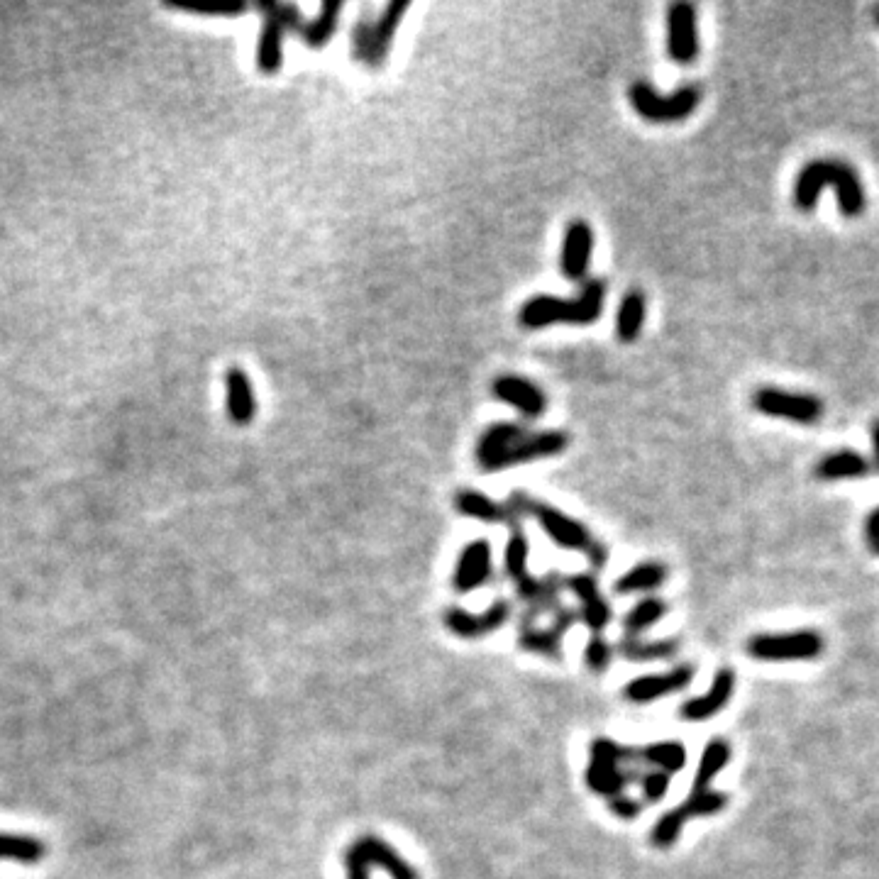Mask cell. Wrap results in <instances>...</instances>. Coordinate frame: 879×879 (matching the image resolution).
Instances as JSON below:
<instances>
[{
    "mask_svg": "<svg viewBox=\"0 0 879 879\" xmlns=\"http://www.w3.org/2000/svg\"><path fill=\"white\" fill-rule=\"evenodd\" d=\"M569 447V433L560 428L530 430L521 423H491L479 435L474 460L486 474L503 472L518 464L562 455Z\"/></svg>",
    "mask_w": 879,
    "mask_h": 879,
    "instance_id": "6da1fadb",
    "label": "cell"
},
{
    "mask_svg": "<svg viewBox=\"0 0 879 879\" xmlns=\"http://www.w3.org/2000/svg\"><path fill=\"white\" fill-rule=\"evenodd\" d=\"M506 506L511 508V513L518 518V521H521L523 516L533 518L547 538H550L552 543L560 545L562 550L579 552V555H584L594 567H604L608 562V547L601 543V540L596 538L582 521L567 516V513L560 511V508L552 506V503H545L535 499V496H530L528 491L516 489L511 496H508Z\"/></svg>",
    "mask_w": 879,
    "mask_h": 879,
    "instance_id": "7a4b0ae2",
    "label": "cell"
},
{
    "mask_svg": "<svg viewBox=\"0 0 879 879\" xmlns=\"http://www.w3.org/2000/svg\"><path fill=\"white\" fill-rule=\"evenodd\" d=\"M604 303V281L586 279L574 298H557L550 293L528 298L518 311V325L525 330H540L550 325H591L604 313Z\"/></svg>",
    "mask_w": 879,
    "mask_h": 879,
    "instance_id": "3957f363",
    "label": "cell"
},
{
    "mask_svg": "<svg viewBox=\"0 0 879 879\" xmlns=\"http://www.w3.org/2000/svg\"><path fill=\"white\" fill-rule=\"evenodd\" d=\"M826 186H833L838 208L845 218H858L865 213V186L860 176L848 164L833 159H816L799 171L794 181V206L799 210H814L818 196Z\"/></svg>",
    "mask_w": 879,
    "mask_h": 879,
    "instance_id": "277c9868",
    "label": "cell"
},
{
    "mask_svg": "<svg viewBox=\"0 0 879 879\" xmlns=\"http://www.w3.org/2000/svg\"><path fill=\"white\" fill-rule=\"evenodd\" d=\"M408 10H411V3H406V0H391L389 5H384V10L379 15L364 13L357 20L355 30H352V59L357 64L367 66V69H381L386 57H389L391 47H394L396 32Z\"/></svg>",
    "mask_w": 879,
    "mask_h": 879,
    "instance_id": "5b68a950",
    "label": "cell"
},
{
    "mask_svg": "<svg viewBox=\"0 0 879 879\" xmlns=\"http://www.w3.org/2000/svg\"><path fill=\"white\" fill-rule=\"evenodd\" d=\"M633 762L635 748H626L611 738H594L589 745V767L584 772L586 787L604 799L623 794L628 784L640 777V772L630 770Z\"/></svg>",
    "mask_w": 879,
    "mask_h": 879,
    "instance_id": "8992f818",
    "label": "cell"
},
{
    "mask_svg": "<svg viewBox=\"0 0 879 879\" xmlns=\"http://www.w3.org/2000/svg\"><path fill=\"white\" fill-rule=\"evenodd\" d=\"M374 870H384L391 879H420L416 865L381 836H359L352 840L345 850L347 879H372Z\"/></svg>",
    "mask_w": 879,
    "mask_h": 879,
    "instance_id": "52a82bcc",
    "label": "cell"
},
{
    "mask_svg": "<svg viewBox=\"0 0 879 879\" xmlns=\"http://www.w3.org/2000/svg\"><path fill=\"white\" fill-rule=\"evenodd\" d=\"M630 108L643 120L655 125H670L687 120L701 103L699 86H682L672 93L655 91L648 81H633L628 86Z\"/></svg>",
    "mask_w": 879,
    "mask_h": 879,
    "instance_id": "ba28073f",
    "label": "cell"
},
{
    "mask_svg": "<svg viewBox=\"0 0 879 879\" xmlns=\"http://www.w3.org/2000/svg\"><path fill=\"white\" fill-rule=\"evenodd\" d=\"M728 806V796L723 792H713V789H691L687 799L679 806L667 811L665 816H660V821L652 828L650 840L657 850H670L674 843L679 840V833L687 826L691 818L701 816H713L718 811H723Z\"/></svg>",
    "mask_w": 879,
    "mask_h": 879,
    "instance_id": "9c48e42d",
    "label": "cell"
},
{
    "mask_svg": "<svg viewBox=\"0 0 879 879\" xmlns=\"http://www.w3.org/2000/svg\"><path fill=\"white\" fill-rule=\"evenodd\" d=\"M750 657L762 662H789L814 660L821 655L823 640L814 630H794V633H765L755 635L745 645Z\"/></svg>",
    "mask_w": 879,
    "mask_h": 879,
    "instance_id": "30bf717a",
    "label": "cell"
},
{
    "mask_svg": "<svg viewBox=\"0 0 879 879\" xmlns=\"http://www.w3.org/2000/svg\"><path fill=\"white\" fill-rule=\"evenodd\" d=\"M753 408L762 416L784 418L792 423L811 425L823 416V403L809 394H789V391L765 386L753 394Z\"/></svg>",
    "mask_w": 879,
    "mask_h": 879,
    "instance_id": "8fae6325",
    "label": "cell"
},
{
    "mask_svg": "<svg viewBox=\"0 0 879 879\" xmlns=\"http://www.w3.org/2000/svg\"><path fill=\"white\" fill-rule=\"evenodd\" d=\"M511 616H513L511 601L496 599L494 604L482 613H469L460 606H450L445 613H442V621H445V628L450 630L452 635H457V638L477 640L501 630L508 621H511Z\"/></svg>",
    "mask_w": 879,
    "mask_h": 879,
    "instance_id": "7c38bea8",
    "label": "cell"
},
{
    "mask_svg": "<svg viewBox=\"0 0 879 879\" xmlns=\"http://www.w3.org/2000/svg\"><path fill=\"white\" fill-rule=\"evenodd\" d=\"M667 54L679 66L694 64L699 57L696 8L687 0H679L667 8Z\"/></svg>",
    "mask_w": 879,
    "mask_h": 879,
    "instance_id": "4fadbf2b",
    "label": "cell"
},
{
    "mask_svg": "<svg viewBox=\"0 0 879 879\" xmlns=\"http://www.w3.org/2000/svg\"><path fill=\"white\" fill-rule=\"evenodd\" d=\"M591 259H594V230L586 220L577 218L565 228L560 250V272L567 281L589 279Z\"/></svg>",
    "mask_w": 879,
    "mask_h": 879,
    "instance_id": "5bb4252c",
    "label": "cell"
},
{
    "mask_svg": "<svg viewBox=\"0 0 879 879\" xmlns=\"http://www.w3.org/2000/svg\"><path fill=\"white\" fill-rule=\"evenodd\" d=\"M694 665L684 662V665L672 667L670 672L662 674H645V677L630 679L623 689V699L630 701L635 706L652 704V701L662 699V696H672L677 691L687 689L694 679Z\"/></svg>",
    "mask_w": 879,
    "mask_h": 879,
    "instance_id": "9a60e30c",
    "label": "cell"
},
{
    "mask_svg": "<svg viewBox=\"0 0 879 879\" xmlns=\"http://www.w3.org/2000/svg\"><path fill=\"white\" fill-rule=\"evenodd\" d=\"M491 577H494V555H491L489 540H472L464 545L452 574V589L457 594H472L491 582Z\"/></svg>",
    "mask_w": 879,
    "mask_h": 879,
    "instance_id": "2e32d148",
    "label": "cell"
},
{
    "mask_svg": "<svg viewBox=\"0 0 879 879\" xmlns=\"http://www.w3.org/2000/svg\"><path fill=\"white\" fill-rule=\"evenodd\" d=\"M491 394L506 406L516 408L523 418L538 420L547 411V396L535 381L518 374H501L491 381Z\"/></svg>",
    "mask_w": 879,
    "mask_h": 879,
    "instance_id": "e0dca14e",
    "label": "cell"
},
{
    "mask_svg": "<svg viewBox=\"0 0 879 879\" xmlns=\"http://www.w3.org/2000/svg\"><path fill=\"white\" fill-rule=\"evenodd\" d=\"M565 589L572 591L579 601V613L577 616L586 623V628L594 635H601V630L608 628L611 623L613 611L611 604L606 601V596L601 594L599 582H596L594 574H572L565 579Z\"/></svg>",
    "mask_w": 879,
    "mask_h": 879,
    "instance_id": "ac0fdd59",
    "label": "cell"
},
{
    "mask_svg": "<svg viewBox=\"0 0 879 879\" xmlns=\"http://www.w3.org/2000/svg\"><path fill=\"white\" fill-rule=\"evenodd\" d=\"M733 691H735V672L723 667V670L716 672V677H713L711 682V689L706 691V694L694 696V699L684 701V704L679 706V716L689 723H699L706 721V718H713L716 713H721L728 704H731Z\"/></svg>",
    "mask_w": 879,
    "mask_h": 879,
    "instance_id": "d6986e66",
    "label": "cell"
},
{
    "mask_svg": "<svg viewBox=\"0 0 879 879\" xmlns=\"http://www.w3.org/2000/svg\"><path fill=\"white\" fill-rule=\"evenodd\" d=\"M577 611H569L567 606H560L555 613V621L550 623L547 628H538V626H521V643L523 650L535 652V655H543V657H560L562 650V638L569 628L577 623Z\"/></svg>",
    "mask_w": 879,
    "mask_h": 879,
    "instance_id": "ffe728a7",
    "label": "cell"
},
{
    "mask_svg": "<svg viewBox=\"0 0 879 879\" xmlns=\"http://www.w3.org/2000/svg\"><path fill=\"white\" fill-rule=\"evenodd\" d=\"M455 508L457 513L464 518H474V521L482 523H511V528H516L518 518L513 516L511 508L506 503L494 501L491 496L482 494L477 489H460L455 494Z\"/></svg>",
    "mask_w": 879,
    "mask_h": 879,
    "instance_id": "44dd1931",
    "label": "cell"
},
{
    "mask_svg": "<svg viewBox=\"0 0 879 879\" xmlns=\"http://www.w3.org/2000/svg\"><path fill=\"white\" fill-rule=\"evenodd\" d=\"M225 386H228V418L245 428L257 416V396H254L252 381L240 367H232L225 377Z\"/></svg>",
    "mask_w": 879,
    "mask_h": 879,
    "instance_id": "7402d4cb",
    "label": "cell"
},
{
    "mask_svg": "<svg viewBox=\"0 0 879 879\" xmlns=\"http://www.w3.org/2000/svg\"><path fill=\"white\" fill-rule=\"evenodd\" d=\"M635 762L672 777L687 765V750L679 740H657V743L645 745V748H635Z\"/></svg>",
    "mask_w": 879,
    "mask_h": 879,
    "instance_id": "603a6c76",
    "label": "cell"
},
{
    "mask_svg": "<svg viewBox=\"0 0 879 879\" xmlns=\"http://www.w3.org/2000/svg\"><path fill=\"white\" fill-rule=\"evenodd\" d=\"M645 318H648V298L640 289H630L618 303L616 313V337L621 342H635L643 333Z\"/></svg>",
    "mask_w": 879,
    "mask_h": 879,
    "instance_id": "cb8c5ba5",
    "label": "cell"
},
{
    "mask_svg": "<svg viewBox=\"0 0 879 879\" xmlns=\"http://www.w3.org/2000/svg\"><path fill=\"white\" fill-rule=\"evenodd\" d=\"M667 577H670V569H667V565H662V562L655 560L640 562V565L628 569L626 574H621V577L616 579L613 591L621 596L645 594V591L660 589V586L667 582Z\"/></svg>",
    "mask_w": 879,
    "mask_h": 879,
    "instance_id": "d4e9b609",
    "label": "cell"
},
{
    "mask_svg": "<svg viewBox=\"0 0 879 879\" xmlns=\"http://www.w3.org/2000/svg\"><path fill=\"white\" fill-rule=\"evenodd\" d=\"M286 25L274 15H267V22H264V30L262 37H259V47H257V66L262 74H276L284 64V35H286Z\"/></svg>",
    "mask_w": 879,
    "mask_h": 879,
    "instance_id": "484cf974",
    "label": "cell"
},
{
    "mask_svg": "<svg viewBox=\"0 0 879 879\" xmlns=\"http://www.w3.org/2000/svg\"><path fill=\"white\" fill-rule=\"evenodd\" d=\"M342 8H345V5H342L340 0H325V3L320 5V13L315 15L313 20L303 22L301 37L303 42H306V47L323 49L325 44L333 40L337 25H340Z\"/></svg>",
    "mask_w": 879,
    "mask_h": 879,
    "instance_id": "4316f807",
    "label": "cell"
},
{
    "mask_svg": "<svg viewBox=\"0 0 879 879\" xmlns=\"http://www.w3.org/2000/svg\"><path fill=\"white\" fill-rule=\"evenodd\" d=\"M867 472H870V462L858 452H833V455L823 457L816 467V477L826 479V482L865 477Z\"/></svg>",
    "mask_w": 879,
    "mask_h": 879,
    "instance_id": "83f0119b",
    "label": "cell"
},
{
    "mask_svg": "<svg viewBox=\"0 0 879 879\" xmlns=\"http://www.w3.org/2000/svg\"><path fill=\"white\" fill-rule=\"evenodd\" d=\"M728 762H731V745H728V740L713 738L711 743L706 745L704 753H701L691 789H711V782L726 770Z\"/></svg>",
    "mask_w": 879,
    "mask_h": 879,
    "instance_id": "f1b7e54d",
    "label": "cell"
},
{
    "mask_svg": "<svg viewBox=\"0 0 879 879\" xmlns=\"http://www.w3.org/2000/svg\"><path fill=\"white\" fill-rule=\"evenodd\" d=\"M618 655H623L626 660L633 662H655V660H670L677 655L679 645L677 640H640V638H626L623 635L621 643L616 645Z\"/></svg>",
    "mask_w": 879,
    "mask_h": 879,
    "instance_id": "f546056e",
    "label": "cell"
},
{
    "mask_svg": "<svg viewBox=\"0 0 879 879\" xmlns=\"http://www.w3.org/2000/svg\"><path fill=\"white\" fill-rule=\"evenodd\" d=\"M667 613V604L662 599H655V596H645L643 601H638L623 618V635L626 638H640L645 630L655 626L660 618H665Z\"/></svg>",
    "mask_w": 879,
    "mask_h": 879,
    "instance_id": "4dcf8cb0",
    "label": "cell"
},
{
    "mask_svg": "<svg viewBox=\"0 0 879 879\" xmlns=\"http://www.w3.org/2000/svg\"><path fill=\"white\" fill-rule=\"evenodd\" d=\"M47 855V845L32 836L0 833V860H13L20 865H37Z\"/></svg>",
    "mask_w": 879,
    "mask_h": 879,
    "instance_id": "1f68e13d",
    "label": "cell"
},
{
    "mask_svg": "<svg viewBox=\"0 0 879 879\" xmlns=\"http://www.w3.org/2000/svg\"><path fill=\"white\" fill-rule=\"evenodd\" d=\"M528 557H530V545L525 533L521 530V525L511 530L506 540V550H503V572L506 577L511 579L513 584L523 582L528 577Z\"/></svg>",
    "mask_w": 879,
    "mask_h": 879,
    "instance_id": "d6a6232c",
    "label": "cell"
},
{
    "mask_svg": "<svg viewBox=\"0 0 879 879\" xmlns=\"http://www.w3.org/2000/svg\"><path fill=\"white\" fill-rule=\"evenodd\" d=\"M611 660H613V645L608 643L606 638H601V635H591L589 643H586V650H584L586 670L594 672V674H601V672H606L608 667H611Z\"/></svg>",
    "mask_w": 879,
    "mask_h": 879,
    "instance_id": "836d02e7",
    "label": "cell"
},
{
    "mask_svg": "<svg viewBox=\"0 0 879 879\" xmlns=\"http://www.w3.org/2000/svg\"><path fill=\"white\" fill-rule=\"evenodd\" d=\"M638 779H640V792H643L645 801H650V804H657V801L665 799L667 792H670V775H665V772L648 770Z\"/></svg>",
    "mask_w": 879,
    "mask_h": 879,
    "instance_id": "e575fe53",
    "label": "cell"
},
{
    "mask_svg": "<svg viewBox=\"0 0 879 879\" xmlns=\"http://www.w3.org/2000/svg\"><path fill=\"white\" fill-rule=\"evenodd\" d=\"M257 8L262 10L264 15H274V18H279L281 22H284L286 30L289 32H293V30L301 32L303 18H301V10H298L296 5H291V3H259Z\"/></svg>",
    "mask_w": 879,
    "mask_h": 879,
    "instance_id": "d590c367",
    "label": "cell"
},
{
    "mask_svg": "<svg viewBox=\"0 0 879 879\" xmlns=\"http://www.w3.org/2000/svg\"><path fill=\"white\" fill-rule=\"evenodd\" d=\"M171 8H179L186 10V13H196V15H242L247 10L245 3H235V5H225V8H218V5H191V3H169Z\"/></svg>",
    "mask_w": 879,
    "mask_h": 879,
    "instance_id": "8d00e7d4",
    "label": "cell"
},
{
    "mask_svg": "<svg viewBox=\"0 0 879 879\" xmlns=\"http://www.w3.org/2000/svg\"><path fill=\"white\" fill-rule=\"evenodd\" d=\"M608 809H611L618 818H623V821H633V818H638L640 811H643V804L630 799L626 794H618L613 796V799H608Z\"/></svg>",
    "mask_w": 879,
    "mask_h": 879,
    "instance_id": "74e56055",
    "label": "cell"
},
{
    "mask_svg": "<svg viewBox=\"0 0 879 879\" xmlns=\"http://www.w3.org/2000/svg\"><path fill=\"white\" fill-rule=\"evenodd\" d=\"M867 543H870L872 552L879 555V508H875L867 518Z\"/></svg>",
    "mask_w": 879,
    "mask_h": 879,
    "instance_id": "f35d334b",
    "label": "cell"
},
{
    "mask_svg": "<svg viewBox=\"0 0 879 879\" xmlns=\"http://www.w3.org/2000/svg\"><path fill=\"white\" fill-rule=\"evenodd\" d=\"M872 447H875V460L879 467V420L875 423V428H872Z\"/></svg>",
    "mask_w": 879,
    "mask_h": 879,
    "instance_id": "ab89813d",
    "label": "cell"
},
{
    "mask_svg": "<svg viewBox=\"0 0 879 879\" xmlns=\"http://www.w3.org/2000/svg\"><path fill=\"white\" fill-rule=\"evenodd\" d=\"M877 25H879V10H877Z\"/></svg>",
    "mask_w": 879,
    "mask_h": 879,
    "instance_id": "60d3db41",
    "label": "cell"
}]
</instances>
